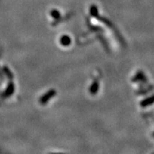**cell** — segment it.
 Returning <instances> with one entry per match:
<instances>
[{
  "instance_id": "6",
  "label": "cell",
  "mask_w": 154,
  "mask_h": 154,
  "mask_svg": "<svg viewBox=\"0 0 154 154\" xmlns=\"http://www.w3.org/2000/svg\"><path fill=\"white\" fill-rule=\"evenodd\" d=\"M146 80V76L144 75L143 73L142 72H138V74H136V76L134 78V82H138V81H141V82H143V81H145Z\"/></svg>"
},
{
  "instance_id": "7",
  "label": "cell",
  "mask_w": 154,
  "mask_h": 154,
  "mask_svg": "<svg viewBox=\"0 0 154 154\" xmlns=\"http://www.w3.org/2000/svg\"><path fill=\"white\" fill-rule=\"evenodd\" d=\"M153 136H154V134H153Z\"/></svg>"
},
{
  "instance_id": "5",
  "label": "cell",
  "mask_w": 154,
  "mask_h": 154,
  "mask_svg": "<svg viewBox=\"0 0 154 154\" xmlns=\"http://www.w3.org/2000/svg\"><path fill=\"white\" fill-rule=\"evenodd\" d=\"M50 15L54 19H59L61 18V13L58 9H54L50 11Z\"/></svg>"
},
{
  "instance_id": "1",
  "label": "cell",
  "mask_w": 154,
  "mask_h": 154,
  "mask_svg": "<svg viewBox=\"0 0 154 154\" xmlns=\"http://www.w3.org/2000/svg\"><path fill=\"white\" fill-rule=\"evenodd\" d=\"M56 94H57V92L54 89H51L47 92V94H44L43 97L41 99V103H46V102H47L49 99H51V98H53Z\"/></svg>"
},
{
  "instance_id": "3",
  "label": "cell",
  "mask_w": 154,
  "mask_h": 154,
  "mask_svg": "<svg viewBox=\"0 0 154 154\" xmlns=\"http://www.w3.org/2000/svg\"><path fill=\"white\" fill-rule=\"evenodd\" d=\"M59 42L63 47H68L72 43V38H71L70 36L64 35L62 36L60 38V40H59Z\"/></svg>"
},
{
  "instance_id": "4",
  "label": "cell",
  "mask_w": 154,
  "mask_h": 154,
  "mask_svg": "<svg viewBox=\"0 0 154 154\" xmlns=\"http://www.w3.org/2000/svg\"><path fill=\"white\" fill-rule=\"evenodd\" d=\"M99 84L98 82H94L92 85L91 86V87L89 88V92L90 94H92V95H95V94H97L98 91H99Z\"/></svg>"
},
{
  "instance_id": "2",
  "label": "cell",
  "mask_w": 154,
  "mask_h": 154,
  "mask_svg": "<svg viewBox=\"0 0 154 154\" xmlns=\"http://www.w3.org/2000/svg\"><path fill=\"white\" fill-rule=\"evenodd\" d=\"M154 103V95L151 96V97L147 98V99L143 100V101H140V105L142 107H147L149 106H151Z\"/></svg>"
}]
</instances>
